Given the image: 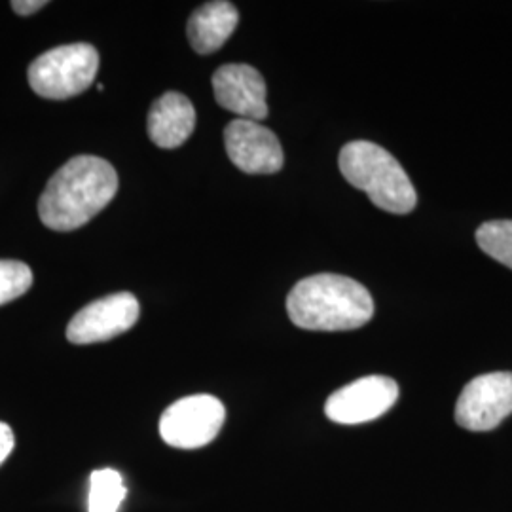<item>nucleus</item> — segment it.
I'll return each mask as SVG.
<instances>
[{"label": "nucleus", "mask_w": 512, "mask_h": 512, "mask_svg": "<svg viewBox=\"0 0 512 512\" xmlns=\"http://www.w3.org/2000/svg\"><path fill=\"white\" fill-rule=\"evenodd\" d=\"M128 488L124 478L114 469H99L90 476V494H88V512H118Z\"/></svg>", "instance_id": "ddd939ff"}, {"label": "nucleus", "mask_w": 512, "mask_h": 512, "mask_svg": "<svg viewBox=\"0 0 512 512\" xmlns=\"http://www.w3.org/2000/svg\"><path fill=\"white\" fill-rule=\"evenodd\" d=\"M33 285V272L19 260H0V306L27 293Z\"/></svg>", "instance_id": "2eb2a0df"}, {"label": "nucleus", "mask_w": 512, "mask_h": 512, "mask_svg": "<svg viewBox=\"0 0 512 512\" xmlns=\"http://www.w3.org/2000/svg\"><path fill=\"white\" fill-rule=\"evenodd\" d=\"M226 154L249 175H270L283 167V148L272 129L253 120H232L224 129Z\"/></svg>", "instance_id": "1a4fd4ad"}, {"label": "nucleus", "mask_w": 512, "mask_h": 512, "mask_svg": "<svg viewBox=\"0 0 512 512\" xmlns=\"http://www.w3.org/2000/svg\"><path fill=\"white\" fill-rule=\"evenodd\" d=\"M476 243L488 256L512 270V220H488L476 230Z\"/></svg>", "instance_id": "4468645a"}, {"label": "nucleus", "mask_w": 512, "mask_h": 512, "mask_svg": "<svg viewBox=\"0 0 512 512\" xmlns=\"http://www.w3.org/2000/svg\"><path fill=\"white\" fill-rule=\"evenodd\" d=\"M287 313L306 330L361 329L374 315V302L365 287L346 275L317 274L294 285L287 296Z\"/></svg>", "instance_id": "f03ea898"}, {"label": "nucleus", "mask_w": 512, "mask_h": 512, "mask_svg": "<svg viewBox=\"0 0 512 512\" xmlns=\"http://www.w3.org/2000/svg\"><path fill=\"white\" fill-rule=\"evenodd\" d=\"M139 302L131 293L99 298L78 311L67 327V340L76 346L109 342L139 321Z\"/></svg>", "instance_id": "0eeeda50"}, {"label": "nucleus", "mask_w": 512, "mask_h": 512, "mask_svg": "<svg viewBox=\"0 0 512 512\" xmlns=\"http://www.w3.org/2000/svg\"><path fill=\"white\" fill-rule=\"evenodd\" d=\"M213 92L220 107L238 114L241 120L262 122L268 116L266 84L251 65H222L213 74Z\"/></svg>", "instance_id": "9d476101"}, {"label": "nucleus", "mask_w": 512, "mask_h": 512, "mask_svg": "<svg viewBox=\"0 0 512 512\" xmlns=\"http://www.w3.org/2000/svg\"><path fill=\"white\" fill-rule=\"evenodd\" d=\"M224 420L226 410L217 397L192 395L165 410L160 418V435L173 448L196 450L217 439Z\"/></svg>", "instance_id": "39448f33"}, {"label": "nucleus", "mask_w": 512, "mask_h": 512, "mask_svg": "<svg viewBox=\"0 0 512 512\" xmlns=\"http://www.w3.org/2000/svg\"><path fill=\"white\" fill-rule=\"evenodd\" d=\"M512 414V372L476 376L463 387L456 403V423L475 433L495 429Z\"/></svg>", "instance_id": "423d86ee"}, {"label": "nucleus", "mask_w": 512, "mask_h": 512, "mask_svg": "<svg viewBox=\"0 0 512 512\" xmlns=\"http://www.w3.org/2000/svg\"><path fill=\"white\" fill-rule=\"evenodd\" d=\"M99 69V54L92 44L59 46L37 57L29 71V84L40 97L69 99L86 92Z\"/></svg>", "instance_id": "20e7f679"}, {"label": "nucleus", "mask_w": 512, "mask_h": 512, "mask_svg": "<svg viewBox=\"0 0 512 512\" xmlns=\"http://www.w3.org/2000/svg\"><path fill=\"white\" fill-rule=\"evenodd\" d=\"M46 4L48 2H44V0H16V2H12V8L19 16H31L40 8H44Z\"/></svg>", "instance_id": "f3484780"}, {"label": "nucleus", "mask_w": 512, "mask_h": 512, "mask_svg": "<svg viewBox=\"0 0 512 512\" xmlns=\"http://www.w3.org/2000/svg\"><path fill=\"white\" fill-rule=\"evenodd\" d=\"M340 171L355 188L366 192L372 203L387 213L414 211L418 196L403 165L385 148L368 141H353L340 152Z\"/></svg>", "instance_id": "7ed1b4c3"}, {"label": "nucleus", "mask_w": 512, "mask_h": 512, "mask_svg": "<svg viewBox=\"0 0 512 512\" xmlns=\"http://www.w3.org/2000/svg\"><path fill=\"white\" fill-rule=\"evenodd\" d=\"M118 192L116 169L97 156L63 165L38 200V215L55 232H71L101 213Z\"/></svg>", "instance_id": "f257e3e1"}, {"label": "nucleus", "mask_w": 512, "mask_h": 512, "mask_svg": "<svg viewBox=\"0 0 512 512\" xmlns=\"http://www.w3.org/2000/svg\"><path fill=\"white\" fill-rule=\"evenodd\" d=\"M14 446H16V437L12 427L0 421V465L14 452Z\"/></svg>", "instance_id": "dca6fc26"}, {"label": "nucleus", "mask_w": 512, "mask_h": 512, "mask_svg": "<svg viewBox=\"0 0 512 512\" xmlns=\"http://www.w3.org/2000/svg\"><path fill=\"white\" fill-rule=\"evenodd\" d=\"M238 8L232 2H207L188 19V40L198 54H213L238 27Z\"/></svg>", "instance_id": "f8f14e48"}, {"label": "nucleus", "mask_w": 512, "mask_h": 512, "mask_svg": "<svg viewBox=\"0 0 512 512\" xmlns=\"http://www.w3.org/2000/svg\"><path fill=\"white\" fill-rule=\"evenodd\" d=\"M196 128V109L183 93L167 92L150 107L148 137L160 148H177Z\"/></svg>", "instance_id": "9b49d317"}, {"label": "nucleus", "mask_w": 512, "mask_h": 512, "mask_svg": "<svg viewBox=\"0 0 512 512\" xmlns=\"http://www.w3.org/2000/svg\"><path fill=\"white\" fill-rule=\"evenodd\" d=\"M399 399V385L387 376H366L332 393L325 404L330 421L359 425L378 420Z\"/></svg>", "instance_id": "6e6552de"}]
</instances>
